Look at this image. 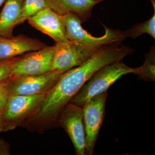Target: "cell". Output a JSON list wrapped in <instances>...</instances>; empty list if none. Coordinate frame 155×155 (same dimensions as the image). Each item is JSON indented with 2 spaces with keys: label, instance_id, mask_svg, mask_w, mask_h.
I'll use <instances>...</instances> for the list:
<instances>
[{
  "label": "cell",
  "instance_id": "1",
  "mask_svg": "<svg viewBox=\"0 0 155 155\" xmlns=\"http://www.w3.org/2000/svg\"><path fill=\"white\" fill-rule=\"evenodd\" d=\"M114 43L100 49L88 61L64 72L52 88L46 94L41 105L31 118L35 125H44L58 120L63 108L94 74L107 64L122 61L131 54L130 47Z\"/></svg>",
  "mask_w": 155,
  "mask_h": 155
},
{
  "label": "cell",
  "instance_id": "2",
  "mask_svg": "<svg viewBox=\"0 0 155 155\" xmlns=\"http://www.w3.org/2000/svg\"><path fill=\"white\" fill-rule=\"evenodd\" d=\"M134 72V68L121 61L107 64L95 72L70 102L82 107L93 97L107 91L109 87L122 76Z\"/></svg>",
  "mask_w": 155,
  "mask_h": 155
},
{
  "label": "cell",
  "instance_id": "3",
  "mask_svg": "<svg viewBox=\"0 0 155 155\" xmlns=\"http://www.w3.org/2000/svg\"><path fill=\"white\" fill-rule=\"evenodd\" d=\"M65 24L66 35L69 41L85 47L99 50L115 42H121L127 38L124 31L112 29L103 24L105 33L102 36H93L81 26V20L78 16L68 13L62 16Z\"/></svg>",
  "mask_w": 155,
  "mask_h": 155
},
{
  "label": "cell",
  "instance_id": "4",
  "mask_svg": "<svg viewBox=\"0 0 155 155\" xmlns=\"http://www.w3.org/2000/svg\"><path fill=\"white\" fill-rule=\"evenodd\" d=\"M45 95H9L1 114L3 131L14 129L25 119H30L41 105Z\"/></svg>",
  "mask_w": 155,
  "mask_h": 155
},
{
  "label": "cell",
  "instance_id": "5",
  "mask_svg": "<svg viewBox=\"0 0 155 155\" xmlns=\"http://www.w3.org/2000/svg\"><path fill=\"white\" fill-rule=\"evenodd\" d=\"M107 91L93 97L82 107L87 155L93 154L95 145L104 120Z\"/></svg>",
  "mask_w": 155,
  "mask_h": 155
},
{
  "label": "cell",
  "instance_id": "6",
  "mask_svg": "<svg viewBox=\"0 0 155 155\" xmlns=\"http://www.w3.org/2000/svg\"><path fill=\"white\" fill-rule=\"evenodd\" d=\"M54 50V45H46L20 56L12 69L10 80L22 76L41 75L51 71Z\"/></svg>",
  "mask_w": 155,
  "mask_h": 155
},
{
  "label": "cell",
  "instance_id": "7",
  "mask_svg": "<svg viewBox=\"0 0 155 155\" xmlns=\"http://www.w3.org/2000/svg\"><path fill=\"white\" fill-rule=\"evenodd\" d=\"M54 47L51 71L62 72L82 65L100 50L85 47L71 41L56 43Z\"/></svg>",
  "mask_w": 155,
  "mask_h": 155
},
{
  "label": "cell",
  "instance_id": "8",
  "mask_svg": "<svg viewBox=\"0 0 155 155\" xmlns=\"http://www.w3.org/2000/svg\"><path fill=\"white\" fill-rule=\"evenodd\" d=\"M58 120L71 139L76 155H87L82 107L70 102L61 111Z\"/></svg>",
  "mask_w": 155,
  "mask_h": 155
},
{
  "label": "cell",
  "instance_id": "9",
  "mask_svg": "<svg viewBox=\"0 0 155 155\" xmlns=\"http://www.w3.org/2000/svg\"><path fill=\"white\" fill-rule=\"evenodd\" d=\"M64 72L51 71L39 75L22 76L7 81L9 95L46 94Z\"/></svg>",
  "mask_w": 155,
  "mask_h": 155
},
{
  "label": "cell",
  "instance_id": "10",
  "mask_svg": "<svg viewBox=\"0 0 155 155\" xmlns=\"http://www.w3.org/2000/svg\"><path fill=\"white\" fill-rule=\"evenodd\" d=\"M27 21L32 27L50 37L56 43L69 41L66 35L63 17L49 7L39 11Z\"/></svg>",
  "mask_w": 155,
  "mask_h": 155
},
{
  "label": "cell",
  "instance_id": "11",
  "mask_svg": "<svg viewBox=\"0 0 155 155\" xmlns=\"http://www.w3.org/2000/svg\"><path fill=\"white\" fill-rule=\"evenodd\" d=\"M46 46L38 39L22 35L10 38L0 37V60L21 56Z\"/></svg>",
  "mask_w": 155,
  "mask_h": 155
},
{
  "label": "cell",
  "instance_id": "12",
  "mask_svg": "<svg viewBox=\"0 0 155 155\" xmlns=\"http://www.w3.org/2000/svg\"><path fill=\"white\" fill-rule=\"evenodd\" d=\"M104 0H45L48 7L61 16L72 13L78 16L81 22L91 17L95 6Z\"/></svg>",
  "mask_w": 155,
  "mask_h": 155
},
{
  "label": "cell",
  "instance_id": "13",
  "mask_svg": "<svg viewBox=\"0 0 155 155\" xmlns=\"http://www.w3.org/2000/svg\"><path fill=\"white\" fill-rule=\"evenodd\" d=\"M24 0H7L0 13V37L10 38L17 25Z\"/></svg>",
  "mask_w": 155,
  "mask_h": 155
},
{
  "label": "cell",
  "instance_id": "14",
  "mask_svg": "<svg viewBox=\"0 0 155 155\" xmlns=\"http://www.w3.org/2000/svg\"><path fill=\"white\" fill-rule=\"evenodd\" d=\"M134 74L140 79L147 81L155 80V49L153 46L145 56V61L140 67L134 68Z\"/></svg>",
  "mask_w": 155,
  "mask_h": 155
},
{
  "label": "cell",
  "instance_id": "15",
  "mask_svg": "<svg viewBox=\"0 0 155 155\" xmlns=\"http://www.w3.org/2000/svg\"><path fill=\"white\" fill-rule=\"evenodd\" d=\"M46 7L48 6L45 0H24L17 20V25L28 20Z\"/></svg>",
  "mask_w": 155,
  "mask_h": 155
},
{
  "label": "cell",
  "instance_id": "16",
  "mask_svg": "<svg viewBox=\"0 0 155 155\" xmlns=\"http://www.w3.org/2000/svg\"><path fill=\"white\" fill-rule=\"evenodd\" d=\"M126 38H135L143 34H147L155 38V9L152 17L149 20L134 25L131 28L124 31Z\"/></svg>",
  "mask_w": 155,
  "mask_h": 155
},
{
  "label": "cell",
  "instance_id": "17",
  "mask_svg": "<svg viewBox=\"0 0 155 155\" xmlns=\"http://www.w3.org/2000/svg\"><path fill=\"white\" fill-rule=\"evenodd\" d=\"M21 56L0 60V84L10 80L12 69Z\"/></svg>",
  "mask_w": 155,
  "mask_h": 155
},
{
  "label": "cell",
  "instance_id": "18",
  "mask_svg": "<svg viewBox=\"0 0 155 155\" xmlns=\"http://www.w3.org/2000/svg\"><path fill=\"white\" fill-rule=\"evenodd\" d=\"M7 81L0 84V114H1L5 107L9 96Z\"/></svg>",
  "mask_w": 155,
  "mask_h": 155
},
{
  "label": "cell",
  "instance_id": "19",
  "mask_svg": "<svg viewBox=\"0 0 155 155\" xmlns=\"http://www.w3.org/2000/svg\"><path fill=\"white\" fill-rule=\"evenodd\" d=\"M10 155V146L3 139H0V155Z\"/></svg>",
  "mask_w": 155,
  "mask_h": 155
},
{
  "label": "cell",
  "instance_id": "20",
  "mask_svg": "<svg viewBox=\"0 0 155 155\" xmlns=\"http://www.w3.org/2000/svg\"><path fill=\"white\" fill-rule=\"evenodd\" d=\"M3 131L2 125V119H1V114H0V132Z\"/></svg>",
  "mask_w": 155,
  "mask_h": 155
},
{
  "label": "cell",
  "instance_id": "21",
  "mask_svg": "<svg viewBox=\"0 0 155 155\" xmlns=\"http://www.w3.org/2000/svg\"><path fill=\"white\" fill-rule=\"evenodd\" d=\"M5 1L6 0H0V7L2 5L3 3L5 2Z\"/></svg>",
  "mask_w": 155,
  "mask_h": 155
}]
</instances>
